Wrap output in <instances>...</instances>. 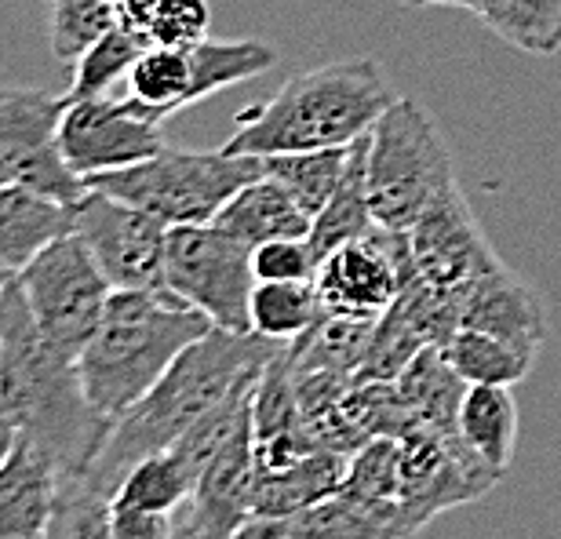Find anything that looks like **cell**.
Returning <instances> with one entry per match:
<instances>
[{"instance_id":"cell-44","label":"cell","mask_w":561,"mask_h":539,"mask_svg":"<svg viewBox=\"0 0 561 539\" xmlns=\"http://www.w3.org/2000/svg\"><path fill=\"white\" fill-rule=\"evenodd\" d=\"M11 280H15V274H11V270H8L4 263H0V299H4V291H8Z\"/></svg>"},{"instance_id":"cell-10","label":"cell","mask_w":561,"mask_h":539,"mask_svg":"<svg viewBox=\"0 0 561 539\" xmlns=\"http://www.w3.org/2000/svg\"><path fill=\"white\" fill-rule=\"evenodd\" d=\"M66 106L70 99L48 95L44 88H0V150L15 183L73 208L88 194V183L59 150Z\"/></svg>"},{"instance_id":"cell-16","label":"cell","mask_w":561,"mask_h":539,"mask_svg":"<svg viewBox=\"0 0 561 539\" xmlns=\"http://www.w3.org/2000/svg\"><path fill=\"white\" fill-rule=\"evenodd\" d=\"M255 474H260V463H255V423L249 415L201 474L194 496L183 503V511L211 539H227L252 518Z\"/></svg>"},{"instance_id":"cell-41","label":"cell","mask_w":561,"mask_h":539,"mask_svg":"<svg viewBox=\"0 0 561 539\" xmlns=\"http://www.w3.org/2000/svg\"><path fill=\"white\" fill-rule=\"evenodd\" d=\"M401 8H463L470 11L474 8V0H394Z\"/></svg>"},{"instance_id":"cell-31","label":"cell","mask_w":561,"mask_h":539,"mask_svg":"<svg viewBox=\"0 0 561 539\" xmlns=\"http://www.w3.org/2000/svg\"><path fill=\"white\" fill-rule=\"evenodd\" d=\"M277 62V51L263 41H197L190 44L194 66V103L222 92L230 84L252 81Z\"/></svg>"},{"instance_id":"cell-21","label":"cell","mask_w":561,"mask_h":539,"mask_svg":"<svg viewBox=\"0 0 561 539\" xmlns=\"http://www.w3.org/2000/svg\"><path fill=\"white\" fill-rule=\"evenodd\" d=\"M394 387L412 423L431 426L448 441H463L459 437V404H463L470 383L445 362L442 346H426L423 354L412 357V365L394 379Z\"/></svg>"},{"instance_id":"cell-34","label":"cell","mask_w":561,"mask_h":539,"mask_svg":"<svg viewBox=\"0 0 561 539\" xmlns=\"http://www.w3.org/2000/svg\"><path fill=\"white\" fill-rule=\"evenodd\" d=\"M146 41L139 33H131L125 22L117 30H110L106 37H99L84 55H77L73 62V81H70V99H92V95H110L121 77H128L131 62L139 59Z\"/></svg>"},{"instance_id":"cell-1","label":"cell","mask_w":561,"mask_h":539,"mask_svg":"<svg viewBox=\"0 0 561 539\" xmlns=\"http://www.w3.org/2000/svg\"><path fill=\"white\" fill-rule=\"evenodd\" d=\"M0 404L22 441L51 459L62 485L92 470L114 431L88 398L77 354L41 329L19 280L0 299Z\"/></svg>"},{"instance_id":"cell-28","label":"cell","mask_w":561,"mask_h":539,"mask_svg":"<svg viewBox=\"0 0 561 539\" xmlns=\"http://www.w3.org/2000/svg\"><path fill=\"white\" fill-rule=\"evenodd\" d=\"M442 354L467 383H489V387L522 383L536 362V354L500 340V335L481 332V329H456L442 343Z\"/></svg>"},{"instance_id":"cell-17","label":"cell","mask_w":561,"mask_h":539,"mask_svg":"<svg viewBox=\"0 0 561 539\" xmlns=\"http://www.w3.org/2000/svg\"><path fill=\"white\" fill-rule=\"evenodd\" d=\"M59 489L51 459L19 437L0 467V539H51Z\"/></svg>"},{"instance_id":"cell-32","label":"cell","mask_w":561,"mask_h":539,"mask_svg":"<svg viewBox=\"0 0 561 539\" xmlns=\"http://www.w3.org/2000/svg\"><path fill=\"white\" fill-rule=\"evenodd\" d=\"M401 481V441L398 437H373L346 456V474L340 492L357 503L379 511H401L398 503Z\"/></svg>"},{"instance_id":"cell-43","label":"cell","mask_w":561,"mask_h":539,"mask_svg":"<svg viewBox=\"0 0 561 539\" xmlns=\"http://www.w3.org/2000/svg\"><path fill=\"white\" fill-rule=\"evenodd\" d=\"M4 183H15V179H11V164H8L4 150H0V186H4Z\"/></svg>"},{"instance_id":"cell-18","label":"cell","mask_w":561,"mask_h":539,"mask_svg":"<svg viewBox=\"0 0 561 539\" xmlns=\"http://www.w3.org/2000/svg\"><path fill=\"white\" fill-rule=\"evenodd\" d=\"M274 539H412L416 525L405 511H379L357 503L343 492H332L288 518H252Z\"/></svg>"},{"instance_id":"cell-25","label":"cell","mask_w":561,"mask_h":539,"mask_svg":"<svg viewBox=\"0 0 561 539\" xmlns=\"http://www.w3.org/2000/svg\"><path fill=\"white\" fill-rule=\"evenodd\" d=\"M376 321L368 318H343L329 313L313 324L307 335L288 343V362L296 372H335V376H357L368 343H373Z\"/></svg>"},{"instance_id":"cell-42","label":"cell","mask_w":561,"mask_h":539,"mask_svg":"<svg viewBox=\"0 0 561 539\" xmlns=\"http://www.w3.org/2000/svg\"><path fill=\"white\" fill-rule=\"evenodd\" d=\"M227 539H274V536H271V532H263L260 525H255V521L249 518V521L241 525L238 532H233V536H227Z\"/></svg>"},{"instance_id":"cell-23","label":"cell","mask_w":561,"mask_h":539,"mask_svg":"<svg viewBox=\"0 0 561 539\" xmlns=\"http://www.w3.org/2000/svg\"><path fill=\"white\" fill-rule=\"evenodd\" d=\"M128 99H136L157 121H168L194 106V66H190V48H172V44H146L139 59L131 62L125 77Z\"/></svg>"},{"instance_id":"cell-7","label":"cell","mask_w":561,"mask_h":539,"mask_svg":"<svg viewBox=\"0 0 561 539\" xmlns=\"http://www.w3.org/2000/svg\"><path fill=\"white\" fill-rule=\"evenodd\" d=\"M164 288L197 307L216 329L252 332V249L216 222L172 227L164 252Z\"/></svg>"},{"instance_id":"cell-5","label":"cell","mask_w":561,"mask_h":539,"mask_svg":"<svg viewBox=\"0 0 561 539\" xmlns=\"http://www.w3.org/2000/svg\"><path fill=\"white\" fill-rule=\"evenodd\" d=\"M365 183L376 227L405 233L459 190L453 146L416 99L398 95L368 131Z\"/></svg>"},{"instance_id":"cell-13","label":"cell","mask_w":561,"mask_h":539,"mask_svg":"<svg viewBox=\"0 0 561 539\" xmlns=\"http://www.w3.org/2000/svg\"><path fill=\"white\" fill-rule=\"evenodd\" d=\"M401 441V481L398 503L416 532L437 514L467 507L500 485V474L481 463L463 441H448L431 426H409Z\"/></svg>"},{"instance_id":"cell-27","label":"cell","mask_w":561,"mask_h":539,"mask_svg":"<svg viewBox=\"0 0 561 539\" xmlns=\"http://www.w3.org/2000/svg\"><path fill=\"white\" fill-rule=\"evenodd\" d=\"M252 332L277 343H296L324 318L318 280H255Z\"/></svg>"},{"instance_id":"cell-24","label":"cell","mask_w":561,"mask_h":539,"mask_svg":"<svg viewBox=\"0 0 561 539\" xmlns=\"http://www.w3.org/2000/svg\"><path fill=\"white\" fill-rule=\"evenodd\" d=\"M368 135H362L354 146H351V161H346V172H343V183L340 190L332 194L329 205L321 208V216L313 219L310 227V244L313 252L329 255L343 244H351L365 233L376 230V219H373V208H368Z\"/></svg>"},{"instance_id":"cell-2","label":"cell","mask_w":561,"mask_h":539,"mask_svg":"<svg viewBox=\"0 0 561 539\" xmlns=\"http://www.w3.org/2000/svg\"><path fill=\"white\" fill-rule=\"evenodd\" d=\"M280 346L285 343L266 340L260 332L208 329L175 357V365L161 376V383L114 423L103 452L81 481L114 500L121 478L139 459L172 448L219 401H227L244 379L260 376Z\"/></svg>"},{"instance_id":"cell-38","label":"cell","mask_w":561,"mask_h":539,"mask_svg":"<svg viewBox=\"0 0 561 539\" xmlns=\"http://www.w3.org/2000/svg\"><path fill=\"white\" fill-rule=\"evenodd\" d=\"M157 8H161V0H121V22H125L131 33H139V37L146 41V37H150L153 19H157ZM146 44H150V41H146Z\"/></svg>"},{"instance_id":"cell-30","label":"cell","mask_w":561,"mask_h":539,"mask_svg":"<svg viewBox=\"0 0 561 539\" xmlns=\"http://www.w3.org/2000/svg\"><path fill=\"white\" fill-rule=\"evenodd\" d=\"M351 146H332V150L274 153V157H263V172L274 175L277 183L299 200V208L307 211L310 219H318L321 208L329 205L332 194L343 183L346 161H351Z\"/></svg>"},{"instance_id":"cell-3","label":"cell","mask_w":561,"mask_h":539,"mask_svg":"<svg viewBox=\"0 0 561 539\" xmlns=\"http://www.w3.org/2000/svg\"><path fill=\"white\" fill-rule=\"evenodd\" d=\"M398 92L376 59H343L291 73L266 103L241 110L227 153L274 157L351 146L383 117Z\"/></svg>"},{"instance_id":"cell-29","label":"cell","mask_w":561,"mask_h":539,"mask_svg":"<svg viewBox=\"0 0 561 539\" xmlns=\"http://www.w3.org/2000/svg\"><path fill=\"white\" fill-rule=\"evenodd\" d=\"M478 15L500 41L529 55L561 51V0H474Z\"/></svg>"},{"instance_id":"cell-15","label":"cell","mask_w":561,"mask_h":539,"mask_svg":"<svg viewBox=\"0 0 561 539\" xmlns=\"http://www.w3.org/2000/svg\"><path fill=\"white\" fill-rule=\"evenodd\" d=\"M459 329H481L500 335L522 351L536 354L547 340V310L543 299L529 280H522L511 266H500L496 274L470 280L463 288H448Z\"/></svg>"},{"instance_id":"cell-35","label":"cell","mask_w":561,"mask_h":539,"mask_svg":"<svg viewBox=\"0 0 561 539\" xmlns=\"http://www.w3.org/2000/svg\"><path fill=\"white\" fill-rule=\"evenodd\" d=\"M110 496L88 489L84 481H70L59 489L51 539H110Z\"/></svg>"},{"instance_id":"cell-11","label":"cell","mask_w":561,"mask_h":539,"mask_svg":"<svg viewBox=\"0 0 561 539\" xmlns=\"http://www.w3.org/2000/svg\"><path fill=\"white\" fill-rule=\"evenodd\" d=\"M416 277L420 270L412 260L409 233L376 227L365 238L324 255L313 280H318L321 302L329 313L379 321L398 302L409 280Z\"/></svg>"},{"instance_id":"cell-20","label":"cell","mask_w":561,"mask_h":539,"mask_svg":"<svg viewBox=\"0 0 561 539\" xmlns=\"http://www.w3.org/2000/svg\"><path fill=\"white\" fill-rule=\"evenodd\" d=\"M70 208L22 183L0 186V263L19 274L55 238L70 233Z\"/></svg>"},{"instance_id":"cell-14","label":"cell","mask_w":561,"mask_h":539,"mask_svg":"<svg viewBox=\"0 0 561 539\" xmlns=\"http://www.w3.org/2000/svg\"><path fill=\"white\" fill-rule=\"evenodd\" d=\"M412 241V260L426 285L434 288H463L470 280L496 274L503 260L489 244L485 230L474 216V208L467 205L463 190H456L453 197H445L442 205H434L426 216L409 230Z\"/></svg>"},{"instance_id":"cell-8","label":"cell","mask_w":561,"mask_h":539,"mask_svg":"<svg viewBox=\"0 0 561 539\" xmlns=\"http://www.w3.org/2000/svg\"><path fill=\"white\" fill-rule=\"evenodd\" d=\"M30 313L55 343L81 357L88 340L106 318L114 285L77 233H62L15 274Z\"/></svg>"},{"instance_id":"cell-36","label":"cell","mask_w":561,"mask_h":539,"mask_svg":"<svg viewBox=\"0 0 561 539\" xmlns=\"http://www.w3.org/2000/svg\"><path fill=\"white\" fill-rule=\"evenodd\" d=\"M321 255L313 252L310 238H277L252 249L255 280H313Z\"/></svg>"},{"instance_id":"cell-40","label":"cell","mask_w":561,"mask_h":539,"mask_svg":"<svg viewBox=\"0 0 561 539\" xmlns=\"http://www.w3.org/2000/svg\"><path fill=\"white\" fill-rule=\"evenodd\" d=\"M15 441H19V431H15V423H11V415L4 412V404H0V467H4V459L11 456Z\"/></svg>"},{"instance_id":"cell-39","label":"cell","mask_w":561,"mask_h":539,"mask_svg":"<svg viewBox=\"0 0 561 539\" xmlns=\"http://www.w3.org/2000/svg\"><path fill=\"white\" fill-rule=\"evenodd\" d=\"M172 539H211L201 525L190 518V514L179 507L175 514H172Z\"/></svg>"},{"instance_id":"cell-26","label":"cell","mask_w":561,"mask_h":539,"mask_svg":"<svg viewBox=\"0 0 561 539\" xmlns=\"http://www.w3.org/2000/svg\"><path fill=\"white\" fill-rule=\"evenodd\" d=\"M194 489H197L194 467H190L175 448H161V452L139 459V463L121 478L114 503L128 511H146V514H175L194 496Z\"/></svg>"},{"instance_id":"cell-37","label":"cell","mask_w":561,"mask_h":539,"mask_svg":"<svg viewBox=\"0 0 561 539\" xmlns=\"http://www.w3.org/2000/svg\"><path fill=\"white\" fill-rule=\"evenodd\" d=\"M208 22H211L208 0H161L146 41L172 44V48H190V44L205 41Z\"/></svg>"},{"instance_id":"cell-12","label":"cell","mask_w":561,"mask_h":539,"mask_svg":"<svg viewBox=\"0 0 561 539\" xmlns=\"http://www.w3.org/2000/svg\"><path fill=\"white\" fill-rule=\"evenodd\" d=\"M161 125L164 121H157L150 110L128 95L70 99L59 125V150L66 164L88 183L95 175L117 172V168L139 164L146 157L161 153L168 146Z\"/></svg>"},{"instance_id":"cell-4","label":"cell","mask_w":561,"mask_h":539,"mask_svg":"<svg viewBox=\"0 0 561 539\" xmlns=\"http://www.w3.org/2000/svg\"><path fill=\"white\" fill-rule=\"evenodd\" d=\"M208 329L216 324L164 285L114 291L103 324L77 357L88 398L117 423Z\"/></svg>"},{"instance_id":"cell-6","label":"cell","mask_w":561,"mask_h":539,"mask_svg":"<svg viewBox=\"0 0 561 539\" xmlns=\"http://www.w3.org/2000/svg\"><path fill=\"white\" fill-rule=\"evenodd\" d=\"M263 175V157L219 150H175L164 146L161 153L117 172L88 179L92 190H106L128 205L164 219L168 227H197L211 222L222 205Z\"/></svg>"},{"instance_id":"cell-33","label":"cell","mask_w":561,"mask_h":539,"mask_svg":"<svg viewBox=\"0 0 561 539\" xmlns=\"http://www.w3.org/2000/svg\"><path fill=\"white\" fill-rule=\"evenodd\" d=\"M44 4H48L51 55L66 66H73L77 55L121 26V0H44Z\"/></svg>"},{"instance_id":"cell-22","label":"cell","mask_w":561,"mask_h":539,"mask_svg":"<svg viewBox=\"0 0 561 539\" xmlns=\"http://www.w3.org/2000/svg\"><path fill=\"white\" fill-rule=\"evenodd\" d=\"M459 437L492 474L507 478L518 448V401L511 387L470 383L459 404Z\"/></svg>"},{"instance_id":"cell-9","label":"cell","mask_w":561,"mask_h":539,"mask_svg":"<svg viewBox=\"0 0 561 539\" xmlns=\"http://www.w3.org/2000/svg\"><path fill=\"white\" fill-rule=\"evenodd\" d=\"M70 222L114 291L164 285V252L172 233L164 219L88 186V194L70 208Z\"/></svg>"},{"instance_id":"cell-19","label":"cell","mask_w":561,"mask_h":539,"mask_svg":"<svg viewBox=\"0 0 561 539\" xmlns=\"http://www.w3.org/2000/svg\"><path fill=\"white\" fill-rule=\"evenodd\" d=\"M211 222L227 230L230 238L244 241L249 249H260V244L277 238H310L313 227V219L299 208V200L266 172L252 179L249 186H241Z\"/></svg>"}]
</instances>
